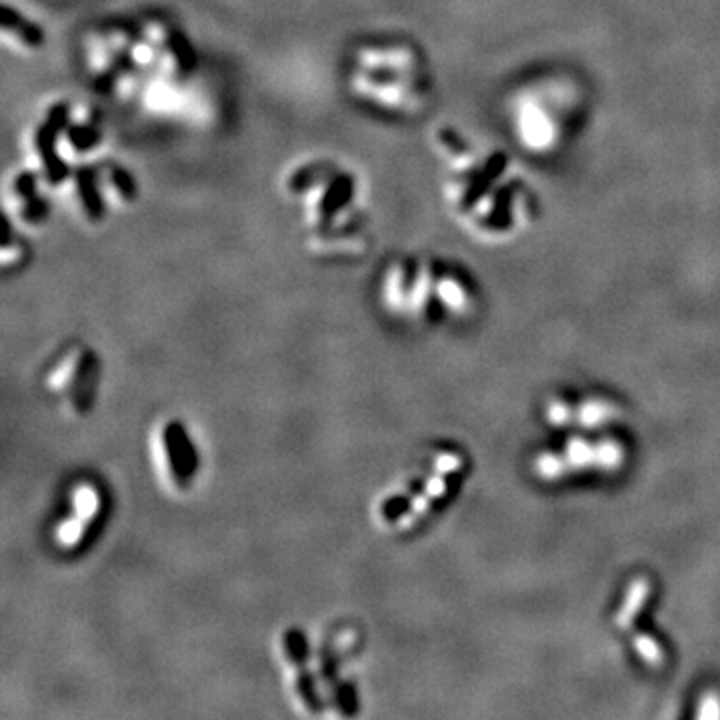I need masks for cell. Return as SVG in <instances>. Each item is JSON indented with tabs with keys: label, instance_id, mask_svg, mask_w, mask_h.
<instances>
[{
	"label": "cell",
	"instance_id": "1",
	"mask_svg": "<svg viewBox=\"0 0 720 720\" xmlns=\"http://www.w3.org/2000/svg\"><path fill=\"white\" fill-rule=\"evenodd\" d=\"M288 188L302 202V218L310 228V236L322 232L334 216L340 234L354 246L360 242L356 232V180L354 174L330 164H304L288 178Z\"/></svg>",
	"mask_w": 720,
	"mask_h": 720
},
{
	"label": "cell",
	"instance_id": "2",
	"mask_svg": "<svg viewBox=\"0 0 720 720\" xmlns=\"http://www.w3.org/2000/svg\"><path fill=\"white\" fill-rule=\"evenodd\" d=\"M150 446L160 484L172 494L186 492L198 470V456L186 428L166 418L154 426Z\"/></svg>",
	"mask_w": 720,
	"mask_h": 720
},
{
	"label": "cell",
	"instance_id": "3",
	"mask_svg": "<svg viewBox=\"0 0 720 720\" xmlns=\"http://www.w3.org/2000/svg\"><path fill=\"white\" fill-rule=\"evenodd\" d=\"M276 652L286 674V688L294 706L304 714H316L322 708V696L314 666L310 664V648L306 636L296 628H284L276 638Z\"/></svg>",
	"mask_w": 720,
	"mask_h": 720
},
{
	"label": "cell",
	"instance_id": "4",
	"mask_svg": "<svg viewBox=\"0 0 720 720\" xmlns=\"http://www.w3.org/2000/svg\"><path fill=\"white\" fill-rule=\"evenodd\" d=\"M46 388L62 398L72 412H82L92 398L96 384V356L84 346H72L48 368Z\"/></svg>",
	"mask_w": 720,
	"mask_h": 720
},
{
	"label": "cell",
	"instance_id": "5",
	"mask_svg": "<svg viewBox=\"0 0 720 720\" xmlns=\"http://www.w3.org/2000/svg\"><path fill=\"white\" fill-rule=\"evenodd\" d=\"M38 174H14L12 178V196H14V216L22 226H38L46 214L42 204V194L36 190Z\"/></svg>",
	"mask_w": 720,
	"mask_h": 720
},
{
	"label": "cell",
	"instance_id": "6",
	"mask_svg": "<svg viewBox=\"0 0 720 720\" xmlns=\"http://www.w3.org/2000/svg\"><path fill=\"white\" fill-rule=\"evenodd\" d=\"M4 28H14L16 32H2V42L18 54H34L44 44V34L34 20H28L20 10L10 14L4 6Z\"/></svg>",
	"mask_w": 720,
	"mask_h": 720
},
{
	"label": "cell",
	"instance_id": "7",
	"mask_svg": "<svg viewBox=\"0 0 720 720\" xmlns=\"http://www.w3.org/2000/svg\"><path fill=\"white\" fill-rule=\"evenodd\" d=\"M70 514L84 520L88 526L96 524L104 514V492L92 480H80L70 490Z\"/></svg>",
	"mask_w": 720,
	"mask_h": 720
}]
</instances>
